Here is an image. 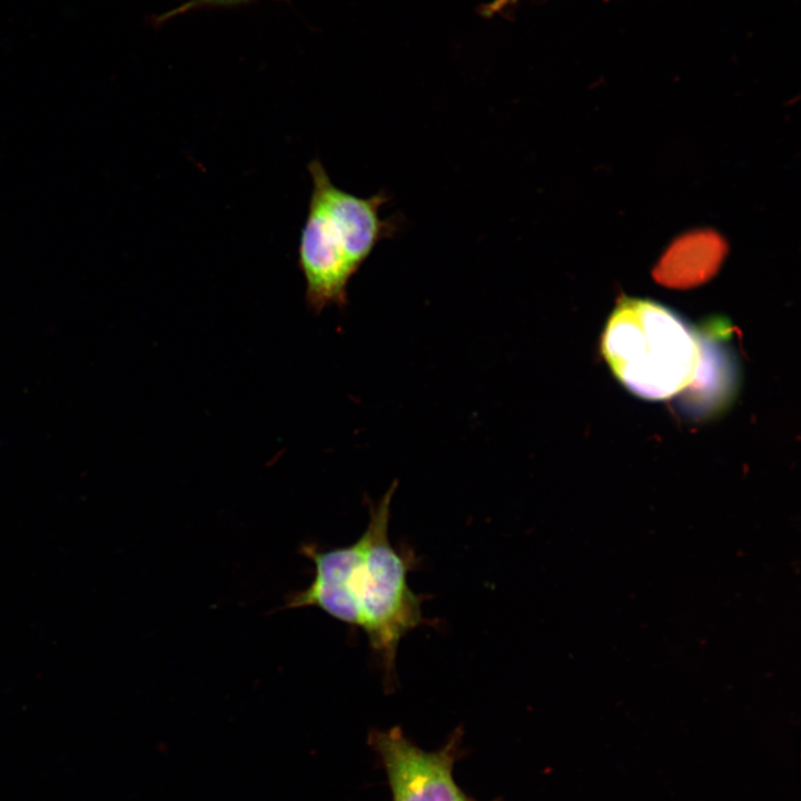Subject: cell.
Instances as JSON below:
<instances>
[{"label": "cell", "instance_id": "cell-1", "mask_svg": "<svg viewBox=\"0 0 801 801\" xmlns=\"http://www.w3.org/2000/svg\"><path fill=\"white\" fill-rule=\"evenodd\" d=\"M396 483L377 505L364 534L352 545L303 552L315 565L313 582L288 597V607L316 606L330 616L358 626L380 656L385 678L392 679L402 637L425 623L424 596L415 594L407 574L416 557L409 548H395L388 540L390 501Z\"/></svg>", "mask_w": 801, "mask_h": 801}, {"label": "cell", "instance_id": "cell-2", "mask_svg": "<svg viewBox=\"0 0 801 801\" xmlns=\"http://www.w3.org/2000/svg\"><path fill=\"white\" fill-rule=\"evenodd\" d=\"M312 194L298 244L306 301L315 312L347 301V286L376 245L396 230L379 216L385 191L363 198L333 184L317 158L308 164Z\"/></svg>", "mask_w": 801, "mask_h": 801}, {"label": "cell", "instance_id": "cell-3", "mask_svg": "<svg viewBox=\"0 0 801 801\" xmlns=\"http://www.w3.org/2000/svg\"><path fill=\"white\" fill-rule=\"evenodd\" d=\"M601 348L619 380L651 400L675 396L703 370V348L694 332L675 313L649 299L619 301Z\"/></svg>", "mask_w": 801, "mask_h": 801}, {"label": "cell", "instance_id": "cell-4", "mask_svg": "<svg viewBox=\"0 0 801 801\" xmlns=\"http://www.w3.org/2000/svg\"><path fill=\"white\" fill-rule=\"evenodd\" d=\"M369 741L384 763L393 801H467L452 774L454 741L427 752L397 728L373 731Z\"/></svg>", "mask_w": 801, "mask_h": 801}, {"label": "cell", "instance_id": "cell-5", "mask_svg": "<svg viewBox=\"0 0 801 801\" xmlns=\"http://www.w3.org/2000/svg\"><path fill=\"white\" fill-rule=\"evenodd\" d=\"M729 251L715 230L700 228L676 237L655 264L654 280L668 288L690 289L714 277Z\"/></svg>", "mask_w": 801, "mask_h": 801}, {"label": "cell", "instance_id": "cell-6", "mask_svg": "<svg viewBox=\"0 0 801 801\" xmlns=\"http://www.w3.org/2000/svg\"><path fill=\"white\" fill-rule=\"evenodd\" d=\"M249 1H254V0H189L188 2L174 9L172 11L162 14L161 19H159V20L162 21V20L171 18L176 14L187 12L191 9H197L200 7L235 6V4L246 3Z\"/></svg>", "mask_w": 801, "mask_h": 801}, {"label": "cell", "instance_id": "cell-7", "mask_svg": "<svg viewBox=\"0 0 801 801\" xmlns=\"http://www.w3.org/2000/svg\"><path fill=\"white\" fill-rule=\"evenodd\" d=\"M518 0H493L485 9L487 16L501 12L502 10L515 4Z\"/></svg>", "mask_w": 801, "mask_h": 801}]
</instances>
